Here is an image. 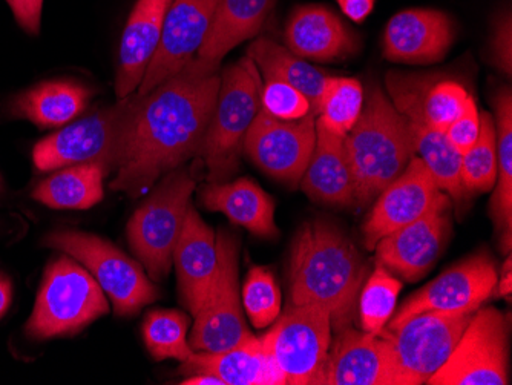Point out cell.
I'll list each match as a JSON object with an SVG mask.
<instances>
[{
  "label": "cell",
  "instance_id": "cell-8",
  "mask_svg": "<svg viewBox=\"0 0 512 385\" xmlns=\"http://www.w3.org/2000/svg\"><path fill=\"white\" fill-rule=\"evenodd\" d=\"M473 315L428 310L398 326L384 327L381 333L390 343L402 385L427 384L448 361Z\"/></svg>",
  "mask_w": 512,
  "mask_h": 385
},
{
  "label": "cell",
  "instance_id": "cell-9",
  "mask_svg": "<svg viewBox=\"0 0 512 385\" xmlns=\"http://www.w3.org/2000/svg\"><path fill=\"white\" fill-rule=\"evenodd\" d=\"M332 332L329 310L306 304L289 306L261 339L286 384L318 385L332 346Z\"/></svg>",
  "mask_w": 512,
  "mask_h": 385
},
{
  "label": "cell",
  "instance_id": "cell-28",
  "mask_svg": "<svg viewBox=\"0 0 512 385\" xmlns=\"http://www.w3.org/2000/svg\"><path fill=\"white\" fill-rule=\"evenodd\" d=\"M88 89L73 82H45L14 100L11 114L42 128L66 125L82 114L89 102Z\"/></svg>",
  "mask_w": 512,
  "mask_h": 385
},
{
  "label": "cell",
  "instance_id": "cell-22",
  "mask_svg": "<svg viewBox=\"0 0 512 385\" xmlns=\"http://www.w3.org/2000/svg\"><path fill=\"white\" fill-rule=\"evenodd\" d=\"M286 42L295 56L316 62H339L358 51V36L335 11L322 5H302L293 11Z\"/></svg>",
  "mask_w": 512,
  "mask_h": 385
},
{
  "label": "cell",
  "instance_id": "cell-41",
  "mask_svg": "<svg viewBox=\"0 0 512 385\" xmlns=\"http://www.w3.org/2000/svg\"><path fill=\"white\" fill-rule=\"evenodd\" d=\"M23 30L37 34L40 30L43 0H7Z\"/></svg>",
  "mask_w": 512,
  "mask_h": 385
},
{
  "label": "cell",
  "instance_id": "cell-40",
  "mask_svg": "<svg viewBox=\"0 0 512 385\" xmlns=\"http://www.w3.org/2000/svg\"><path fill=\"white\" fill-rule=\"evenodd\" d=\"M511 27V14L506 13L500 16L493 34V45H491L494 65H496L502 73H505L506 76H511L512 74Z\"/></svg>",
  "mask_w": 512,
  "mask_h": 385
},
{
  "label": "cell",
  "instance_id": "cell-39",
  "mask_svg": "<svg viewBox=\"0 0 512 385\" xmlns=\"http://www.w3.org/2000/svg\"><path fill=\"white\" fill-rule=\"evenodd\" d=\"M479 132L480 112L479 109H477L476 102H474L473 97H471L467 108L462 112V116H460L456 122L448 126L445 135H447V139L450 140L454 149H456L460 155H463L473 148L474 143L479 139Z\"/></svg>",
  "mask_w": 512,
  "mask_h": 385
},
{
  "label": "cell",
  "instance_id": "cell-38",
  "mask_svg": "<svg viewBox=\"0 0 512 385\" xmlns=\"http://www.w3.org/2000/svg\"><path fill=\"white\" fill-rule=\"evenodd\" d=\"M261 109L279 120H299L313 114L312 103L299 89L272 77H266L261 89Z\"/></svg>",
  "mask_w": 512,
  "mask_h": 385
},
{
  "label": "cell",
  "instance_id": "cell-23",
  "mask_svg": "<svg viewBox=\"0 0 512 385\" xmlns=\"http://www.w3.org/2000/svg\"><path fill=\"white\" fill-rule=\"evenodd\" d=\"M172 0H138L123 31L115 93L120 100L131 96L154 59L160 45L166 14Z\"/></svg>",
  "mask_w": 512,
  "mask_h": 385
},
{
  "label": "cell",
  "instance_id": "cell-7",
  "mask_svg": "<svg viewBox=\"0 0 512 385\" xmlns=\"http://www.w3.org/2000/svg\"><path fill=\"white\" fill-rule=\"evenodd\" d=\"M108 312L105 293L94 277L73 257H60L46 269L27 335L34 339L76 335Z\"/></svg>",
  "mask_w": 512,
  "mask_h": 385
},
{
  "label": "cell",
  "instance_id": "cell-31",
  "mask_svg": "<svg viewBox=\"0 0 512 385\" xmlns=\"http://www.w3.org/2000/svg\"><path fill=\"white\" fill-rule=\"evenodd\" d=\"M496 109L497 181L493 200V215L503 237L505 247H511L512 229V94L511 89H500L494 97Z\"/></svg>",
  "mask_w": 512,
  "mask_h": 385
},
{
  "label": "cell",
  "instance_id": "cell-18",
  "mask_svg": "<svg viewBox=\"0 0 512 385\" xmlns=\"http://www.w3.org/2000/svg\"><path fill=\"white\" fill-rule=\"evenodd\" d=\"M318 385H402L390 343L382 333L341 330L330 346Z\"/></svg>",
  "mask_w": 512,
  "mask_h": 385
},
{
  "label": "cell",
  "instance_id": "cell-14",
  "mask_svg": "<svg viewBox=\"0 0 512 385\" xmlns=\"http://www.w3.org/2000/svg\"><path fill=\"white\" fill-rule=\"evenodd\" d=\"M315 143V114L299 120H279L260 109L244 139V152L270 177L298 185Z\"/></svg>",
  "mask_w": 512,
  "mask_h": 385
},
{
  "label": "cell",
  "instance_id": "cell-13",
  "mask_svg": "<svg viewBox=\"0 0 512 385\" xmlns=\"http://www.w3.org/2000/svg\"><path fill=\"white\" fill-rule=\"evenodd\" d=\"M388 93L394 108L408 123L414 154L421 158L436 180L440 191L456 203L468 197L460 177L462 155L454 149L445 132L428 125L421 108V74L388 73Z\"/></svg>",
  "mask_w": 512,
  "mask_h": 385
},
{
  "label": "cell",
  "instance_id": "cell-24",
  "mask_svg": "<svg viewBox=\"0 0 512 385\" xmlns=\"http://www.w3.org/2000/svg\"><path fill=\"white\" fill-rule=\"evenodd\" d=\"M178 370L183 375H214L226 385H286L263 339L253 335L223 352H194Z\"/></svg>",
  "mask_w": 512,
  "mask_h": 385
},
{
  "label": "cell",
  "instance_id": "cell-3",
  "mask_svg": "<svg viewBox=\"0 0 512 385\" xmlns=\"http://www.w3.org/2000/svg\"><path fill=\"white\" fill-rule=\"evenodd\" d=\"M345 149L361 206L375 200L416 155L407 120L379 86H371L358 122L345 137Z\"/></svg>",
  "mask_w": 512,
  "mask_h": 385
},
{
  "label": "cell",
  "instance_id": "cell-12",
  "mask_svg": "<svg viewBox=\"0 0 512 385\" xmlns=\"http://www.w3.org/2000/svg\"><path fill=\"white\" fill-rule=\"evenodd\" d=\"M218 267L209 297L194 316L189 346L194 352H223L252 336L238 292V240L229 231L217 235Z\"/></svg>",
  "mask_w": 512,
  "mask_h": 385
},
{
  "label": "cell",
  "instance_id": "cell-42",
  "mask_svg": "<svg viewBox=\"0 0 512 385\" xmlns=\"http://www.w3.org/2000/svg\"><path fill=\"white\" fill-rule=\"evenodd\" d=\"M375 2L376 0H338V5L348 19L361 24L370 16L375 8Z\"/></svg>",
  "mask_w": 512,
  "mask_h": 385
},
{
  "label": "cell",
  "instance_id": "cell-44",
  "mask_svg": "<svg viewBox=\"0 0 512 385\" xmlns=\"http://www.w3.org/2000/svg\"><path fill=\"white\" fill-rule=\"evenodd\" d=\"M512 292V272H511V258H508L505 267L502 270V280L499 281L500 297H511Z\"/></svg>",
  "mask_w": 512,
  "mask_h": 385
},
{
  "label": "cell",
  "instance_id": "cell-32",
  "mask_svg": "<svg viewBox=\"0 0 512 385\" xmlns=\"http://www.w3.org/2000/svg\"><path fill=\"white\" fill-rule=\"evenodd\" d=\"M364 88L352 77H327L316 119L336 134L347 137L361 116Z\"/></svg>",
  "mask_w": 512,
  "mask_h": 385
},
{
  "label": "cell",
  "instance_id": "cell-1",
  "mask_svg": "<svg viewBox=\"0 0 512 385\" xmlns=\"http://www.w3.org/2000/svg\"><path fill=\"white\" fill-rule=\"evenodd\" d=\"M220 63L194 57L180 73L140 96L112 191L135 198L161 175L203 151L220 91Z\"/></svg>",
  "mask_w": 512,
  "mask_h": 385
},
{
  "label": "cell",
  "instance_id": "cell-20",
  "mask_svg": "<svg viewBox=\"0 0 512 385\" xmlns=\"http://www.w3.org/2000/svg\"><path fill=\"white\" fill-rule=\"evenodd\" d=\"M454 40L456 25L447 14L413 8L388 20L384 56L391 62L428 65L444 59Z\"/></svg>",
  "mask_w": 512,
  "mask_h": 385
},
{
  "label": "cell",
  "instance_id": "cell-36",
  "mask_svg": "<svg viewBox=\"0 0 512 385\" xmlns=\"http://www.w3.org/2000/svg\"><path fill=\"white\" fill-rule=\"evenodd\" d=\"M471 94L462 83L451 79L421 76V108L428 125L445 132L470 102Z\"/></svg>",
  "mask_w": 512,
  "mask_h": 385
},
{
  "label": "cell",
  "instance_id": "cell-45",
  "mask_svg": "<svg viewBox=\"0 0 512 385\" xmlns=\"http://www.w3.org/2000/svg\"><path fill=\"white\" fill-rule=\"evenodd\" d=\"M184 385H226L220 378L214 375H194L192 378L184 379Z\"/></svg>",
  "mask_w": 512,
  "mask_h": 385
},
{
  "label": "cell",
  "instance_id": "cell-37",
  "mask_svg": "<svg viewBox=\"0 0 512 385\" xmlns=\"http://www.w3.org/2000/svg\"><path fill=\"white\" fill-rule=\"evenodd\" d=\"M243 304L256 329H264L278 318L281 312V292L269 269H250L243 287Z\"/></svg>",
  "mask_w": 512,
  "mask_h": 385
},
{
  "label": "cell",
  "instance_id": "cell-11",
  "mask_svg": "<svg viewBox=\"0 0 512 385\" xmlns=\"http://www.w3.org/2000/svg\"><path fill=\"white\" fill-rule=\"evenodd\" d=\"M430 385L508 384V329L496 307L477 309L456 349Z\"/></svg>",
  "mask_w": 512,
  "mask_h": 385
},
{
  "label": "cell",
  "instance_id": "cell-6",
  "mask_svg": "<svg viewBox=\"0 0 512 385\" xmlns=\"http://www.w3.org/2000/svg\"><path fill=\"white\" fill-rule=\"evenodd\" d=\"M195 188L197 183L191 171L180 166L166 174L129 220V246L155 283L165 280L171 270L175 244Z\"/></svg>",
  "mask_w": 512,
  "mask_h": 385
},
{
  "label": "cell",
  "instance_id": "cell-10",
  "mask_svg": "<svg viewBox=\"0 0 512 385\" xmlns=\"http://www.w3.org/2000/svg\"><path fill=\"white\" fill-rule=\"evenodd\" d=\"M45 243L85 264L111 298L117 316L135 315L158 298V289L142 266L109 241L80 232H59L46 238Z\"/></svg>",
  "mask_w": 512,
  "mask_h": 385
},
{
  "label": "cell",
  "instance_id": "cell-26",
  "mask_svg": "<svg viewBox=\"0 0 512 385\" xmlns=\"http://www.w3.org/2000/svg\"><path fill=\"white\" fill-rule=\"evenodd\" d=\"M201 201L209 211L221 212L253 235L273 238L279 234L272 197L249 178L234 183H211L201 191Z\"/></svg>",
  "mask_w": 512,
  "mask_h": 385
},
{
  "label": "cell",
  "instance_id": "cell-27",
  "mask_svg": "<svg viewBox=\"0 0 512 385\" xmlns=\"http://www.w3.org/2000/svg\"><path fill=\"white\" fill-rule=\"evenodd\" d=\"M276 0H220L211 28L197 57L207 62L221 59L244 40L260 33Z\"/></svg>",
  "mask_w": 512,
  "mask_h": 385
},
{
  "label": "cell",
  "instance_id": "cell-34",
  "mask_svg": "<svg viewBox=\"0 0 512 385\" xmlns=\"http://www.w3.org/2000/svg\"><path fill=\"white\" fill-rule=\"evenodd\" d=\"M189 318L177 310H152L143 323V338L158 361H186L194 353L188 343Z\"/></svg>",
  "mask_w": 512,
  "mask_h": 385
},
{
  "label": "cell",
  "instance_id": "cell-43",
  "mask_svg": "<svg viewBox=\"0 0 512 385\" xmlns=\"http://www.w3.org/2000/svg\"><path fill=\"white\" fill-rule=\"evenodd\" d=\"M11 298H13V292H11L10 280L0 274V318L10 309Z\"/></svg>",
  "mask_w": 512,
  "mask_h": 385
},
{
  "label": "cell",
  "instance_id": "cell-4",
  "mask_svg": "<svg viewBox=\"0 0 512 385\" xmlns=\"http://www.w3.org/2000/svg\"><path fill=\"white\" fill-rule=\"evenodd\" d=\"M140 96L126 97L86 119L65 126L34 148V166L54 171L76 165H97L106 175L117 172L125 155L129 129Z\"/></svg>",
  "mask_w": 512,
  "mask_h": 385
},
{
  "label": "cell",
  "instance_id": "cell-35",
  "mask_svg": "<svg viewBox=\"0 0 512 385\" xmlns=\"http://www.w3.org/2000/svg\"><path fill=\"white\" fill-rule=\"evenodd\" d=\"M402 283L387 267L376 261V267L365 280L359 293V320L362 330L378 335L393 315Z\"/></svg>",
  "mask_w": 512,
  "mask_h": 385
},
{
  "label": "cell",
  "instance_id": "cell-30",
  "mask_svg": "<svg viewBox=\"0 0 512 385\" xmlns=\"http://www.w3.org/2000/svg\"><path fill=\"white\" fill-rule=\"evenodd\" d=\"M105 177L97 165L68 166L43 180L33 197L53 209H89L102 201Z\"/></svg>",
  "mask_w": 512,
  "mask_h": 385
},
{
  "label": "cell",
  "instance_id": "cell-19",
  "mask_svg": "<svg viewBox=\"0 0 512 385\" xmlns=\"http://www.w3.org/2000/svg\"><path fill=\"white\" fill-rule=\"evenodd\" d=\"M450 201L376 244V261L402 280H421L444 252L450 238Z\"/></svg>",
  "mask_w": 512,
  "mask_h": 385
},
{
  "label": "cell",
  "instance_id": "cell-29",
  "mask_svg": "<svg viewBox=\"0 0 512 385\" xmlns=\"http://www.w3.org/2000/svg\"><path fill=\"white\" fill-rule=\"evenodd\" d=\"M249 59L260 68L264 79L283 80L299 89L312 103L313 114H318L319 100L329 76L270 39L255 40L249 47Z\"/></svg>",
  "mask_w": 512,
  "mask_h": 385
},
{
  "label": "cell",
  "instance_id": "cell-5",
  "mask_svg": "<svg viewBox=\"0 0 512 385\" xmlns=\"http://www.w3.org/2000/svg\"><path fill=\"white\" fill-rule=\"evenodd\" d=\"M261 89L258 68L249 57L221 74L217 105L201 151L209 183H226L237 174L244 139L261 109Z\"/></svg>",
  "mask_w": 512,
  "mask_h": 385
},
{
  "label": "cell",
  "instance_id": "cell-2",
  "mask_svg": "<svg viewBox=\"0 0 512 385\" xmlns=\"http://www.w3.org/2000/svg\"><path fill=\"white\" fill-rule=\"evenodd\" d=\"M368 267L358 249L335 224H304L289 264L290 306L318 304L329 310L333 332L352 326Z\"/></svg>",
  "mask_w": 512,
  "mask_h": 385
},
{
  "label": "cell",
  "instance_id": "cell-33",
  "mask_svg": "<svg viewBox=\"0 0 512 385\" xmlns=\"http://www.w3.org/2000/svg\"><path fill=\"white\" fill-rule=\"evenodd\" d=\"M460 177L468 195L490 192L497 181L496 123L490 112H480L479 139L462 155Z\"/></svg>",
  "mask_w": 512,
  "mask_h": 385
},
{
  "label": "cell",
  "instance_id": "cell-25",
  "mask_svg": "<svg viewBox=\"0 0 512 385\" xmlns=\"http://www.w3.org/2000/svg\"><path fill=\"white\" fill-rule=\"evenodd\" d=\"M302 191L325 205L350 206L355 201V181L348 163L345 137L316 119V143L306 172Z\"/></svg>",
  "mask_w": 512,
  "mask_h": 385
},
{
  "label": "cell",
  "instance_id": "cell-46",
  "mask_svg": "<svg viewBox=\"0 0 512 385\" xmlns=\"http://www.w3.org/2000/svg\"><path fill=\"white\" fill-rule=\"evenodd\" d=\"M0 189H2V186H0Z\"/></svg>",
  "mask_w": 512,
  "mask_h": 385
},
{
  "label": "cell",
  "instance_id": "cell-16",
  "mask_svg": "<svg viewBox=\"0 0 512 385\" xmlns=\"http://www.w3.org/2000/svg\"><path fill=\"white\" fill-rule=\"evenodd\" d=\"M448 197L440 191L431 172L421 158L414 155L405 171L378 195L375 208L364 224L365 247L376 244L407 224L447 203Z\"/></svg>",
  "mask_w": 512,
  "mask_h": 385
},
{
  "label": "cell",
  "instance_id": "cell-21",
  "mask_svg": "<svg viewBox=\"0 0 512 385\" xmlns=\"http://www.w3.org/2000/svg\"><path fill=\"white\" fill-rule=\"evenodd\" d=\"M181 301L192 316L209 297L218 267L217 235L192 206L184 218L174 257Z\"/></svg>",
  "mask_w": 512,
  "mask_h": 385
},
{
  "label": "cell",
  "instance_id": "cell-15",
  "mask_svg": "<svg viewBox=\"0 0 512 385\" xmlns=\"http://www.w3.org/2000/svg\"><path fill=\"white\" fill-rule=\"evenodd\" d=\"M496 286V264L490 255L480 252L445 270L436 280L413 293L385 327L398 326L428 310L476 312L493 295Z\"/></svg>",
  "mask_w": 512,
  "mask_h": 385
},
{
  "label": "cell",
  "instance_id": "cell-17",
  "mask_svg": "<svg viewBox=\"0 0 512 385\" xmlns=\"http://www.w3.org/2000/svg\"><path fill=\"white\" fill-rule=\"evenodd\" d=\"M220 0H172L154 59L149 63L138 96H146L180 73L200 50Z\"/></svg>",
  "mask_w": 512,
  "mask_h": 385
}]
</instances>
